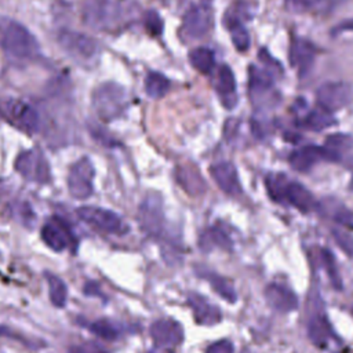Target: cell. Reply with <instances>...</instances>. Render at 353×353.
Returning <instances> with one entry per match:
<instances>
[{
    "label": "cell",
    "instance_id": "obj_1",
    "mask_svg": "<svg viewBox=\"0 0 353 353\" xmlns=\"http://www.w3.org/2000/svg\"><path fill=\"white\" fill-rule=\"evenodd\" d=\"M1 46L8 55L17 59H29L39 52L34 36L23 25L14 21L6 25L1 34Z\"/></svg>",
    "mask_w": 353,
    "mask_h": 353
},
{
    "label": "cell",
    "instance_id": "obj_2",
    "mask_svg": "<svg viewBox=\"0 0 353 353\" xmlns=\"http://www.w3.org/2000/svg\"><path fill=\"white\" fill-rule=\"evenodd\" d=\"M125 105V92L116 83H103L92 94V106L102 120H113Z\"/></svg>",
    "mask_w": 353,
    "mask_h": 353
},
{
    "label": "cell",
    "instance_id": "obj_3",
    "mask_svg": "<svg viewBox=\"0 0 353 353\" xmlns=\"http://www.w3.org/2000/svg\"><path fill=\"white\" fill-rule=\"evenodd\" d=\"M76 214L83 222L108 234L123 236L130 230L128 225L123 221V218L119 214L106 208L83 205L76 210Z\"/></svg>",
    "mask_w": 353,
    "mask_h": 353
},
{
    "label": "cell",
    "instance_id": "obj_4",
    "mask_svg": "<svg viewBox=\"0 0 353 353\" xmlns=\"http://www.w3.org/2000/svg\"><path fill=\"white\" fill-rule=\"evenodd\" d=\"M138 222L141 229L150 237L163 239L165 232V216L163 211L161 197L149 193L138 208Z\"/></svg>",
    "mask_w": 353,
    "mask_h": 353
},
{
    "label": "cell",
    "instance_id": "obj_5",
    "mask_svg": "<svg viewBox=\"0 0 353 353\" xmlns=\"http://www.w3.org/2000/svg\"><path fill=\"white\" fill-rule=\"evenodd\" d=\"M120 14L121 0H85L83 4L84 22L95 29L109 28Z\"/></svg>",
    "mask_w": 353,
    "mask_h": 353
},
{
    "label": "cell",
    "instance_id": "obj_6",
    "mask_svg": "<svg viewBox=\"0 0 353 353\" xmlns=\"http://www.w3.org/2000/svg\"><path fill=\"white\" fill-rule=\"evenodd\" d=\"M95 170L88 157H81L69 170L68 190L76 200H85L94 192Z\"/></svg>",
    "mask_w": 353,
    "mask_h": 353
},
{
    "label": "cell",
    "instance_id": "obj_7",
    "mask_svg": "<svg viewBox=\"0 0 353 353\" xmlns=\"http://www.w3.org/2000/svg\"><path fill=\"white\" fill-rule=\"evenodd\" d=\"M15 170L22 175L25 179L37 182V183H47L51 179L50 165L44 154L37 149L23 150L18 154L15 160Z\"/></svg>",
    "mask_w": 353,
    "mask_h": 353
},
{
    "label": "cell",
    "instance_id": "obj_8",
    "mask_svg": "<svg viewBox=\"0 0 353 353\" xmlns=\"http://www.w3.org/2000/svg\"><path fill=\"white\" fill-rule=\"evenodd\" d=\"M312 310L309 312L306 321V331L310 342L317 347H325L328 341L332 338L334 332L325 316V310L319 294L314 295L313 302H310Z\"/></svg>",
    "mask_w": 353,
    "mask_h": 353
},
{
    "label": "cell",
    "instance_id": "obj_9",
    "mask_svg": "<svg viewBox=\"0 0 353 353\" xmlns=\"http://www.w3.org/2000/svg\"><path fill=\"white\" fill-rule=\"evenodd\" d=\"M250 95L255 106L273 108L279 103L277 95L273 94V76L263 69L250 68Z\"/></svg>",
    "mask_w": 353,
    "mask_h": 353
},
{
    "label": "cell",
    "instance_id": "obj_10",
    "mask_svg": "<svg viewBox=\"0 0 353 353\" xmlns=\"http://www.w3.org/2000/svg\"><path fill=\"white\" fill-rule=\"evenodd\" d=\"M58 43L70 57L79 61L88 62L98 52L97 41L92 37L69 29L59 30Z\"/></svg>",
    "mask_w": 353,
    "mask_h": 353
},
{
    "label": "cell",
    "instance_id": "obj_11",
    "mask_svg": "<svg viewBox=\"0 0 353 353\" xmlns=\"http://www.w3.org/2000/svg\"><path fill=\"white\" fill-rule=\"evenodd\" d=\"M339 160H341V154L327 148L325 145L324 146L306 145L303 148L294 150L288 157L290 165L299 172L309 171L314 164L320 161H339Z\"/></svg>",
    "mask_w": 353,
    "mask_h": 353
},
{
    "label": "cell",
    "instance_id": "obj_12",
    "mask_svg": "<svg viewBox=\"0 0 353 353\" xmlns=\"http://www.w3.org/2000/svg\"><path fill=\"white\" fill-rule=\"evenodd\" d=\"M352 88L343 81H330L319 87L316 92L317 103L327 112H335L352 101Z\"/></svg>",
    "mask_w": 353,
    "mask_h": 353
},
{
    "label": "cell",
    "instance_id": "obj_13",
    "mask_svg": "<svg viewBox=\"0 0 353 353\" xmlns=\"http://www.w3.org/2000/svg\"><path fill=\"white\" fill-rule=\"evenodd\" d=\"M41 239L48 248L57 252H61L70 245L73 247L76 245V240L72 233V229L68 226V223L63 219L58 216L51 218L43 225Z\"/></svg>",
    "mask_w": 353,
    "mask_h": 353
},
{
    "label": "cell",
    "instance_id": "obj_14",
    "mask_svg": "<svg viewBox=\"0 0 353 353\" xmlns=\"http://www.w3.org/2000/svg\"><path fill=\"white\" fill-rule=\"evenodd\" d=\"M212 25V17L205 6H192L183 15L182 36L188 40L204 37Z\"/></svg>",
    "mask_w": 353,
    "mask_h": 353
},
{
    "label": "cell",
    "instance_id": "obj_15",
    "mask_svg": "<svg viewBox=\"0 0 353 353\" xmlns=\"http://www.w3.org/2000/svg\"><path fill=\"white\" fill-rule=\"evenodd\" d=\"M149 335L157 347H175L183 341V328L172 319H160L152 323Z\"/></svg>",
    "mask_w": 353,
    "mask_h": 353
},
{
    "label": "cell",
    "instance_id": "obj_16",
    "mask_svg": "<svg viewBox=\"0 0 353 353\" xmlns=\"http://www.w3.org/2000/svg\"><path fill=\"white\" fill-rule=\"evenodd\" d=\"M8 120L26 132H37L40 128V116L34 108L23 101L11 99L6 106Z\"/></svg>",
    "mask_w": 353,
    "mask_h": 353
},
{
    "label": "cell",
    "instance_id": "obj_17",
    "mask_svg": "<svg viewBox=\"0 0 353 353\" xmlns=\"http://www.w3.org/2000/svg\"><path fill=\"white\" fill-rule=\"evenodd\" d=\"M265 299L268 305L281 313H290L296 310L299 306V299L296 294L287 285L281 283H270L265 288Z\"/></svg>",
    "mask_w": 353,
    "mask_h": 353
},
{
    "label": "cell",
    "instance_id": "obj_18",
    "mask_svg": "<svg viewBox=\"0 0 353 353\" xmlns=\"http://www.w3.org/2000/svg\"><path fill=\"white\" fill-rule=\"evenodd\" d=\"M210 174L223 193L236 197L243 192L239 174L233 163L230 161L216 163L210 167Z\"/></svg>",
    "mask_w": 353,
    "mask_h": 353
},
{
    "label": "cell",
    "instance_id": "obj_19",
    "mask_svg": "<svg viewBox=\"0 0 353 353\" xmlns=\"http://www.w3.org/2000/svg\"><path fill=\"white\" fill-rule=\"evenodd\" d=\"M283 201L290 203L302 214H309L317 207V203L310 190L295 181L285 182L281 193V203Z\"/></svg>",
    "mask_w": 353,
    "mask_h": 353
},
{
    "label": "cell",
    "instance_id": "obj_20",
    "mask_svg": "<svg viewBox=\"0 0 353 353\" xmlns=\"http://www.w3.org/2000/svg\"><path fill=\"white\" fill-rule=\"evenodd\" d=\"M188 305L193 312L194 321L200 325H215L222 320L219 307L197 292H190L188 295Z\"/></svg>",
    "mask_w": 353,
    "mask_h": 353
},
{
    "label": "cell",
    "instance_id": "obj_21",
    "mask_svg": "<svg viewBox=\"0 0 353 353\" xmlns=\"http://www.w3.org/2000/svg\"><path fill=\"white\" fill-rule=\"evenodd\" d=\"M316 58V48L314 46L302 37H295L291 41V47H290V63L296 68L298 73L301 76H305Z\"/></svg>",
    "mask_w": 353,
    "mask_h": 353
},
{
    "label": "cell",
    "instance_id": "obj_22",
    "mask_svg": "<svg viewBox=\"0 0 353 353\" xmlns=\"http://www.w3.org/2000/svg\"><path fill=\"white\" fill-rule=\"evenodd\" d=\"M216 92L222 101V105L228 109H232L237 103L236 95V80L232 69L228 65H222L218 69L216 80H215Z\"/></svg>",
    "mask_w": 353,
    "mask_h": 353
},
{
    "label": "cell",
    "instance_id": "obj_23",
    "mask_svg": "<svg viewBox=\"0 0 353 353\" xmlns=\"http://www.w3.org/2000/svg\"><path fill=\"white\" fill-rule=\"evenodd\" d=\"M196 272H197V274L200 277H203V279H205L208 281L211 288L222 299H225L229 303H234L237 301V291H236L233 283L229 279H226V277H223V276H221V274H218L215 272H211V270H208L205 268L197 269Z\"/></svg>",
    "mask_w": 353,
    "mask_h": 353
},
{
    "label": "cell",
    "instance_id": "obj_24",
    "mask_svg": "<svg viewBox=\"0 0 353 353\" xmlns=\"http://www.w3.org/2000/svg\"><path fill=\"white\" fill-rule=\"evenodd\" d=\"M176 183L190 196L203 194L205 190V181L201 178L200 172L192 167H179L175 171Z\"/></svg>",
    "mask_w": 353,
    "mask_h": 353
},
{
    "label": "cell",
    "instance_id": "obj_25",
    "mask_svg": "<svg viewBox=\"0 0 353 353\" xmlns=\"http://www.w3.org/2000/svg\"><path fill=\"white\" fill-rule=\"evenodd\" d=\"M200 247L203 251H210L212 247H219L221 250L230 251L233 241L229 234L219 226H211L205 229L200 236Z\"/></svg>",
    "mask_w": 353,
    "mask_h": 353
},
{
    "label": "cell",
    "instance_id": "obj_26",
    "mask_svg": "<svg viewBox=\"0 0 353 353\" xmlns=\"http://www.w3.org/2000/svg\"><path fill=\"white\" fill-rule=\"evenodd\" d=\"M341 0H285V8L295 14L327 11Z\"/></svg>",
    "mask_w": 353,
    "mask_h": 353
},
{
    "label": "cell",
    "instance_id": "obj_27",
    "mask_svg": "<svg viewBox=\"0 0 353 353\" xmlns=\"http://www.w3.org/2000/svg\"><path fill=\"white\" fill-rule=\"evenodd\" d=\"M225 25L229 29L230 39H232L236 50L240 52L247 51L250 48V34H248L247 29L244 28V25L240 22V19L236 17H228L225 19Z\"/></svg>",
    "mask_w": 353,
    "mask_h": 353
},
{
    "label": "cell",
    "instance_id": "obj_28",
    "mask_svg": "<svg viewBox=\"0 0 353 353\" xmlns=\"http://www.w3.org/2000/svg\"><path fill=\"white\" fill-rule=\"evenodd\" d=\"M170 80L159 72H149L145 77V92L150 98H163L170 91Z\"/></svg>",
    "mask_w": 353,
    "mask_h": 353
},
{
    "label": "cell",
    "instance_id": "obj_29",
    "mask_svg": "<svg viewBox=\"0 0 353 353\" xmlns=\"http://www.w3.org/2000/svg\"><path fill=\"white\" fill-rule=\"evenodd\" d=\"M87 328L97 336L106 339V341H116L117 338H120L123 328L120 327V324L108 320V319H101V320H95L92 323L87 324Z\"/></svg>",
    "mask_w": 353,
    "mask_h": 353
},
{
    "label": "cell",
    "instance_id": "obj_30",
    "mask_svg": "<svg viewBox=\"0 0 353 353\" xmlns=\"http://www.w3.org/2000/svg\"><path fill=\"white\" fill-rule=\"evenodd\" d=\"M335 124V119L324 109L310 110L302 120V125L310 131H323Z\"/></svg>",
    "mask_w": 353,
    "mask_h": 353
},
{
    "label": "cell",
    "instance_id": "obj_31",
    "mask_svg": "<svg viewBox=\"0 0 353 353\" xmlns=\"http://www.w3.org/2000/svg\"><path fill=\"white\" fill-rule=\"evenodd\" d=\"M46 279L48 283V296H50L51 303L55 307H63L68 301L66 284L62 281V279H59L58 276L48 273V272L46 273Z\"/></svg>",
    "mask_w": 353,
    "mask_h": 353
},
{
    "label": "cell",
    "instance_id": "obj_32",
    "mask_svg": "<svg viewBox=\"0 0 353 353\" xmlns=\"http://www.w3.org/2000/svg\"><path fill=\"white\" fill-rule=\"evenodd\" d=\"M189 61L192 66L200 73H210L214 69L215 58L214 52L207 47H196L189 52Z\"/></svg>",
    "mask_w": 353,
    "mask_h": 353
},
{
    "label": "cell",
    "instance_id": "obj_33",
    "mask_svg": "<svg viewBox=\"0 0 353 353\" xmlns=\"http://www.w3.org/2000/svg\"><path fill=\"white\" fill-rule=\"evenodd\" d=\"M321 261H323L324 269L327 272V276H328L330 283L334 287V290L342 291L343 290L342 277H341V273L338 270V265H336L335 256H334V254L328 248H323L321 250Z\"/></svg>",
    "mask_w": 353,
    "mask_h": 353
},
{
    "label": "cell",
    "instance_id": "obj_34",
    "mask_svg": "<svg viewBox=\"0 0 353 353\" xmlns=\"http://www.w3.org/2000/svg\"><path fill=\"white\" fill-rule=\"evenodd\" d=\"M328 214L332 218V221H335L338 225L353 229V210H350L339 203H334V205H331Z\"/></svg>",
    "mask_w": 353,
    "mask_h": 353
},
{
    "label": "cell",
    "instance_id": "obj_35",
    "mask_svg": "<svg viewBox=\"0 0 353 353\" xmlns=\"http://www.w3.org/2000/svg\"><path fill=\"white\" fill-rule=\"evenodd\" d=\"M325 146L341 154L342 150H347L353 146V138L347 134H332L327 138Z\"/></svg>",
    "mask_w": 353,
    "mask_h": 353
},
{
    "label": "cell",
    "instance_id": "obj_36",
    "mask_svg": "<svg viewBox=\"0 0 353 353\" xmlns=\"http://www.w3.org/2000/svg\"><path fill=\"white\" fill-rule=\"evenodd\" d=\"M332 236L338 247L349 256H353V236L349 233L341 230V229H332Z\"/></svg>",
    "mask_w": 353,
    "mask_h": 353
},
{
    "label": "cell",
    "instance_id": "obj_37",
    "mask_svg": "<svg viewBox=\"0 0 353 353\" xmlns=\"http://www.w3.org/2000/svg\"><path fill=\"white\" fill-rule=\"evenodd\" d=\"M145 26L150 34H153V36L160 34L163 30V22H161L160 15L153 10L148 11L145 14Z\"/></svg>",
    "mask_w": 353,
    "mask_h": 353
},
{
    "label": "cell",
    "instance_id": "obj_38",
    "mask_svg": "<svg viewBox=\"0 0 353 353\" xmlns=\"http://www.w3.org/2000/svg\"><path fill=\"white\" fill-rule=\"evenodd\" d=\"M68 353H108L103 346L97 342H84L76 346H72Z\"/></svg>",
    "mask_w": 353,
    "mask_h": 353
},
{
    "label": "cell",
    "instance_id": "obj_39",
    "mask_svg": "<svg viewBox=\"0 0 353 353\" xmlns=\"http://www.w3.org/2000/svg\"><path fill=\"white\" fill-rule=\"evenodd\" d=\"M233 352H234V346L229 339L215 341L205 350V353H233Z\"/></svg>",
    "mask_w": 353,
    "mask_h": 353
},
{
    "label": "cell",
    "instance_id": "obj_40",
    "mask_svg": "<svg viewBox=\"0 0 353 353\" xmlns=\"http://www.w3.org/2000/svg\"><path fill=\"white\" fill-rule=\"evenodd\" d=\"M84 294L85 295H97V296H99L101 295V290H99V287L97 284L87 283L85 287H84Z\"/></svg>",
    "mask_w": 353,
    "mask_h": 353
},
{
    "label": "cell",
    "instance_id": "obj_41",
    "mask_svg": "<svg viewBox=\"0 0 353 353\" xmlns=\"http://www.w3.org/2000/svg\"><path fill=\"white\" fill-rule=\"evenodd\" d=\"M211 1L212 0H201V3H203V6H205V7H208L210 4H211Z\"/></svg>",
    "mask_w": 353,
    "mask_h": 353
},
{
    "label": "cell",
    "instance_id": "obj_42",
    "mask_svg": "<svg viewBox=\"0 0 353 353\" xmlns=\"http://www.w3.org/2000/svg\"><path fill=\"white\" fill-rule=\"evenodd\" d=\"M148 353H156V352H148Z\"/></svg>",
    "mask_w": 353,
    "mask_h": 353
},
{
    "label": "cell",
    "instance_id": "obj_43",
    "mask_svg": "<svg viewBox=\"0 0 353 353\" xmlns=\"http://www.w3.org/2000/svg\"><path fill=\"white\" fill-rule=\"evenodd\" d=\"M352 314H353V307H352Z\"/></svg>",
    "mask_w": 353,
    "mask_h": 353
}]
</instances>
